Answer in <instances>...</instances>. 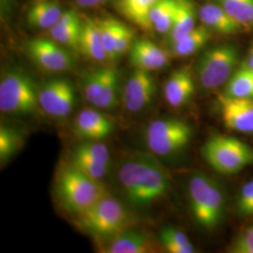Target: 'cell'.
Listing matches in <instances>:
<instances>
[{"label":"cell","mask_w":253,"mask_h":253,"mask_svg":"<svg viewBox=\"0 0 253 253\" xmlns=\"http://www.w3.org/2000/svg\"><path fill=\"white\" fill-rule=\"evenodd\" d=\"M119 189L133 208H145L162 199L170 190L168 172L152 155L131 154L118 170Z\"/></svg>","instance_id":"6da1fadb"},{"label":"cell","mask_w":253,"mask_h":253,"mask_svg":"<svg viewBox=\"0 0 253 253\" xmlns=\"http://www.w3.org/2000/svg\"><path fill=\"white\" fill-rule=\"evenodd\" d=\"M76 217V226L101 241H108L131 225L127 208L107 192L92 208Z\"/></svg>","instance_id":"7a4b0ae2"},{"label":"cell","mask_w":253,"mask_h":253,"mask_svg":"<svg viewBox=\"0 0 253 253\" xmlns=\"http://www.w3.org/2000/svg\"><path fill=\"white\" fill-rule=\"evenodd\" d=\"M188 199L199 226L211 231L219 225L225 214L226 198L217 180L202 172L192 174L188 182Z\"/></svg>","instance_id":"3957f363"},{"label":"cell","mask_w":253,"mask_h":253,"mask_svg":"<svg viewBox=\"0 0 253 253\" xmlns=\"http://www.w3.org/2000/svg\"><path fill=\"white\" fill-rule=\"evenodd\" d=\"M109 192L101 181L91 178L72 163L64 165L56 179L57 198L75 216L92 208Z\"/></svg>","instance_id":"277c9868"},{"label":"cell","mask_w":253,"mask_h":253,"mask_svg":"<svg viewBox=\"0 0 253 253\" xmlns=\"http://www.w3.org/2000/svg\"><path fill=\"white\" fill-rule=\"evenodd\" d=\"M39 90L35 83L26 73L9 71L0 81V110L10 117L26 118L41 109Z\"/></svg>","instance_id":"5b68a950"},{"label":"cell","mask_w":253,"mask_h":253,"mask_svg":"<svg viewBox=\"0 0 253 253\" xmlns=\"http://www.w3.org/2000/svg\"><path fill=\"white\" fill-rule=\"evenodd\" d=\"M206 162L217 172L230 175L253 165V147L227 135L210 137L203 146Z\"/></svg>","instance_id":"8992f818"},{"label":"cell","mask_w":253,"mask_h":253,"mask_svg":"<svg viewBox=\"0 0 253 253\" xmlns=\"http://www.w3.org/2000/svg\"><path fill=\"white\" fill-rule=\"evenodd\" d=\"M239 51L232 43L214 46L207 50L196 65V75L201 85L208 90L226 84L236 70Z\"/></svg>","instance_id":"52a82bcc"},{"label":"cell","mask_w":253,"mask_h":253,"mask_svg":"<svg viewBox=\"0 0 253 253\" xmlns=\"http://www.w3.org/2000/svg\"><path fill=\"white\" fill-rule=\"evenodd\" d=\"M145 144L157 156L168 157L180 152L192 137L190 125L176 118H161L152 121L145 131Z\"/></svg>","instance_id":"ba28073f"},{"label":"cell","mask_w":253,"mask_h":253,"mask_svg":"<svg viewBox=\"0 0 253 253\" xmlns=\"http://www.w3.org/2000/svg\"><path fill=\"white\" fill-rule=\"evenodd\" d=\"M41 110L54 118H67L75 106L76 94L73 84L57 78L45 83L39 90Z\"/></svg>","instance_id":"9c48e42d"},{"label":"cell","mask_w":253,"mask_h":253,"mask_svg":"<svg viewBox=\"0 0 253 253\" xmlns=\"http://www.w3.org/2000/svg\"><path fill=\"white\" fill-rule=\"evenodd\" d=\"M27 49L29 56L47 72L63 73L74 66L72 55L53 39H33L28 42Z\"/></svg>","instance_id":"30bf717a"},{"label":"cell","mask_w":253,"mask_h":253,"mask_svg":"<svg viewBox=\"0 0 253 253\" xmlns=\"http://www.w3.org/2000/svg\"><path fill=\"white\" fill-rule=\"evenodd\" d=\"M156 84L150 72L136 69L127 79L123 92L125 108L137 113L148 106L153 100Z\"/></svg>","instance_id":"8fae6325"},{"label":"cell","mask_w":253,"mask_h":253,"mask_svg":"<svg viewBox=\"0 0 253 253\" xmlns=\"http://www.w3.org/2000/svg\"><path fill=\"white\" fill-rule=\"evenodd\" d=\"M217 100L228 128L242 133H253V99L233 98L222 94Z\"/></svg>","instance_id":"7c38bea8"},{"label":"cell","mask_w":253,"mask_h":253,"mask_svg":"<svg viewBox=\"0 0 253 253\" xmlns=\"http://www.w3.org/2000/svg\"><path fill=\"white\" fill-rule=\"evenodd\" d=\"M75 135L84 141H102L115 130L114 122L95 109H84L73 124Z\"/></svg>","instance_id":"4fadbf2b"},{"label":"cell","mask_w":253,"mask_h":253,"mask_svg":"<svg viewBox=\"0 0 253 253\" xmlns=\"http://www.w3.org/2000/svg\"><path fill=\"white\" fill-rule=\"evenodd\" d=\"M129 61L136 69L157 71L169 62L168 54L148 40H137L129 50Z\"/></svg>","instance_id":"5bb4252c"},{"label":"cell","mask_w":253,"mask_h":253,"mask_svg":"<svg viewBox=\"0 0 253 253\" xmlns=\"http://www.w3.org/2000/svg\"><path fill=\"white\" fill-rule=\"evenodd\" d=\"M106 253H149L155 252L152 240L145 233L126 229L108 240L101 248Z\"/></svg>","instance_id":"9a60e30c"},{"label":"cell","mask_w":253,"mask_h":253,"mask_svg":"<svg viewBox=\"0 0 253 253\" xmlns=\"http://www.w3.org/2000/svg\"><path fill=\"white\" fill-rule=\"evenodd\" d=\"M195 84L190 70L182 68L171 74L164 85V98L173 108H179L191 99Z\"/></svg>","instance_id":"2e32d148"},{"label":"cell","mask_w":253,"mask_h":253,"mask_svg":"<svg viewBox=\"0 0 253 253\" xmlns=\"http://www.w3.org/2000/svg\"><path fill=\"white\" fill-rule=\"evenodd\" d=\"M200 18L210 30L221 34H234L244 27L232 18L216 2L203 5L200 9Z\"/></svg>","instance_id":"e0dca14e"},{"label":"cell","mask_w":253,"mask_h":253,"mask_svg":"<svg viewBox=\"0 0 253 253\" xmlns=\"http://www.w3.org/2000/svg\"><path fill=\"white\" fill-rule=\"evenodd\" d=\"M78 51L86 57L98 62L109 60L108 54L102 43L97 20L86 19L83 22Z\"/></svg>","instance_id":"ac0fdd59"},{"label":"cell","mask_w":253,"mask_h":253,"mask_svg":"<svg viewBox=\"0 0 253 253\" xmlns=\"http://www.w3.org/2000/svg\"><path fill=\"white\" fill-rule=\"evenodd\" d=\"M63 11L56 0H34L27 11V22L32 27L50 29Z\"/></svg>","instance_id":"d6986e66"},{"label":"cell","mask_w":253,"mask_h":253,"mask_svg":"<svg viewBox=\"0 0 253 253\" xmlns=\"http://www.w3.org/2000/svg\"><path fill=\"white\" fill-rule=\"evenodd\" d=\"M196 12L190 0H177L172 28L169 32V42L172 45L190 34L195 28Z\"/></svg>","instance_id":"ffe728a7"},{"label":"cell","mask_w":253,"mask_h":253,"mask_svg":"<svg viewBox=\"0 0 253 253\" xmlns=\"http://www.w3.org/2000/svg\"><path fill=\"white\" fill-rule=\"evenodd\" d=\"M159 0H118V9L121 13L144 30L152 28L150 11Z\"/></svg>","instance_id":"44dd1931"},{"label":"cell","mask_w":253,"mask_h":253,"mask_svg":"<svg viewBox=\"0 0 253 253\" xmlns=\"http://www.w3.org/2000/svg\"><path fill=\"white\" fill-rule=\"evenodd\" d=\"M224 95L233 98L253 99V70L243 63L226 83Z\"/></svg>","instance_id":"7402d4cb"},{"label":"cell","mask_w":253,"mask_h":253,"mask_svg":"<svg viewBox=\"0 0 253 253\" xmlns=\"http://www.w3.org/2000/svg\"><path fill=\"white\" fill-rule=\"evenodd\" d=\"M211 38V30L204 26L196 27L190 34L172 44V54L177 57H186L195 54L207 44Z\"/></svg>","instance_id":"603a6c76"},{"label":"cell","mask_w":253,"mask_h":253,"mask_svg":"<svg viewBox=\"0 0 253 253\" xmlns=\"http://www.w3.org/2000/svg\"><path fill=\"white\" fill-rule=\"evenodd\" d=\"M177 0H159L151 11L150 22L157 32L169 34L173 24Z\"/></svg>","instance_id":"cb8c5ba5"},{"label":"cell","mask_w":253,"mask_h":253,"mask_svg":"<svg viewBox=\"0 0 253 253\" xmlns=\"http://www.w3.org/2000/svg\"><path fill=\"white\" fill-rule=\"evenodd\" d=\"M119 80L120 75L118 69L116 67L106 66L104 84L97 108L113 110L118 107L120 92Z\"/></svg>","instance_id":"d4e9b609"},{"label":"cell","mask_w":253,"mask_h":253,"mask_svg":"<svg viewBox=\"0 0 253 253\" xmlns=\"http://www.w3.org/2000/svg\"><path fill=\"white\" fill-rule=\"evenodd\" d=\"M106 73V66L86 73L81 83V92L84 99L91 105L97 107L102 93Z\"/></svg>","instance_id":"484cf974"},{"label":"cell","mask_w":253,"mask_h":253,"mask_svg":"<svg viewBox=\"0 0 253 253\" xmlns=\"http://www.w3.org/2000/svg\"><path fill=\"white\" fill-rule=\"evenodd\" d=\"M160 240L168 253H193L195 252V248L186 234L172 227H163L160 233Z\"/></svg>","instance_id":"4316f807"},{"label":"cell","mask_w":253,"mask_h":253,"mask_svg":"<svg viewBox=\"0 0 253 253\" xmlns=\"http://www.w3.org/2000/svg\"><path fill=\"white\" fill-rule=\"evenodd\" d=\"M24 145L23 135L17 128L1 124L0 126V162L3 165L19 152Z\"/></svg>","instance_id":"83f0119b"},{"label":"cell","mask_w":253,"mask_h":253,"mask_svg":"<svg viewBox=\"0 0 253 253\" xmlns=\"http://www.w3.org/2000/svg\"><path fill=\"white\" fill-rule=\"evenodd\" d=\"M215 2L243 27H253V0H215Z\"/></svg>","instance_id":"f1b7e54d"},{"label":"cell","mask_w":253,"mask_h":253,"mask_svg":"<svg viewBox=\"0 0 253 253\" xmlns=\"http://www.w3.org/2000/svg\"><path fill=\"white\" fill-rule=\"evenodd\" d=\"M82 27V21L66 25L55 24L54 27L50 28V34L57 43L68 46L73 50H79Z\"/></svg>","instance_id":"f546056e"},{"label":"cell","mask_w":253,"mask_h":253,"mask_svg":"<svg viewBox=\"0 0 253 253\" xmlns=\"http://www.w3.org/2000/svg\"><path fill=\"white\" fill-rule=\"evenodd\" d=\"M100 28V36L104 49L108 54L109 60H116V41L120 22L114 18L97 20Z\"/></svg>","instance_id":"4dcf8cb0"},{"label":"cell","mask_w":253,"mask_h":253,"mask_svg":"<svg viewBox=\"0 0 253 253\" xmlns=\"http://www.w3.org/2000/svg\"><path fill=\"white\" fill-rule=\"evenodd\" d=\"M73 153L87 157L97 163L110 166V150L101 141H84L83 144L74 148Z\"/></svg>","instance_id":"1f68e13d"},{"label":"cell","mask_w":253,"mask_h":253,"mask_svg":"<svg viewBox=\"0 0 253 253\" xmlns=\"http://www.w3.org/2000/svg\"><path fill=\"white\" fill-rule=\"evenodd\" d=\"M71 163L80 171L96 180H101L108 172L109 165L97 163L87 157L72 153Z\"/></svg>","instance_id":"d6a6232c"},{"label":"cell","mask_w":253,"mask_h":253,"mask_svg":"<svg viewBox=\"0 0 253 253\" xmlns=\"http://www.w3.org/2000/svg\"><path fill=\"white\" fill-rule=\"evenodd\" d=\"M237 209L241 216L248 217L253 215V178L242 187L238 197Z\"/></svg>","instance_id":"836d02e7"},{"label":"cell","mask_w":253,"mask_h":253,"mask_svg":"<svg viewBox=\"0 0 253 253\" xmlns=\"http://www.w3.org/2000/svg\"><path fill=\"white\" fill-rule=\"evenodd\" d=\"M133 33L132 31L123 25L122 23L119 24L118 30V36L116 41V54L117 57H120L123 54L129 52L131 46L133 44Z\"/></svg>","instance_id":"e575fe53"},{"label":"cell","mask_w":253,"mask_h":253,"mask_svg":"<svg viewBox=\"0 0 253 253\" xmlns=\"http://www.w3.org/2000/svg\"><path fill=\"white\" fill-rule=\"evenodd\" d=\"M234 253H253V223L240 234L232 246Z\"/></svg>","instance_id":"d590c367"},{"label":"cell","mask_w":253,"mask_h":253,"mask_svg":"<svg viewBox=\"0 0 253 253\" xmlns=\"http://www.w3.org/2000/svg\"><path fill=\"white\" fill-rule=\"evenodd\" d=\"M106 0H74V2L81 7H94L97 5H100L101 3L105 2Z\"/></svg>","instance_id":"8d00e7d4"},{"label":"cell","mask_w":253,"mask_h":253,"mask_svg":"<svg viewBox=\"0 0 253 253\" xmlns=\"http://www.w3.org/2000/svg\"><path fill=\"white\" fill-rule=\"evenodd\" d=\"M247 64L250 66L251 69L253 70V45L252 47V49H251V51H250V54H249V58H248Z\"/></svg>","instance_id":"74e56055"}]
</instances>
